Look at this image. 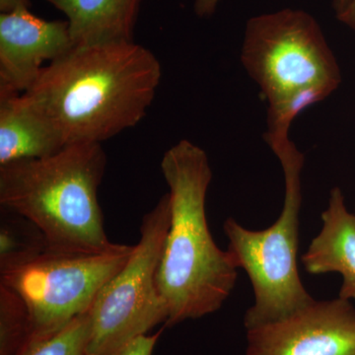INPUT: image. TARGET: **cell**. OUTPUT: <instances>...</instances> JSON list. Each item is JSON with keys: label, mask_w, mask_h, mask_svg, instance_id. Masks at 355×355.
<instances>
[{"label": "cell", "mask_w": 355, "mask_h": 355, "mask_svg": "<svg viewBox=\"0 0 355 355\" xmlns=\"http://www.w3.org/2000/svg\"><path fill=\"white\" fill-rule=\"evenodd\" d=\"M161 78L158 58L135 41L86 44L46 64L23 94L65 146L102 144L139 125Z\"/></svg>", "instance_id": "1"}, {"label": "cell", "mask_w": 355, "mask_h": 355, "mask_svg": "<svg viewBox=\"0 0 355 355\" xmlns=\"http://www.w3.org/2000/svg\"><path fill=\"white\" fill-rule=\"evenodd\" d=\"M161 171L169 188L170 224L157 286L168 310L164 326L170 328L220 309L234 289L238 268L207 225L212 171L205 151L181 140L163 155Z\"/></svg>", "instance_id": "2"}, {"label": "cell", "mask_w": 355, "mask_h": 355, "mask_svg": "<svg viewBox=\"0 0 355 355\" xmlns=\"http://www.w3.org/2000/svg\"><path fill=\"white\" fill-rule=\"evenodd\" d=\"M107 156L101 144H76L48 157L0 166V205L32 221L48 251L101 254L119 244L103 225L98 189Z\"/></svg>", "instance_id": "3"}, {"label": "cell", "mask_w": 355, "mask_h": 355, "mask_svg": "<svg viewBox=\"0 0 355 355\" xmlns=\"http://www.w3.org/2000/svg\"><path fill=\"white\" fill-rule=\"evenodd\" d=\"M241 62L268 100V132H289L301 112L324 101L342 83L321 27L297 9L248 21Z\"/></svg>", "instance_id": "4"}, {"label": "cell", "mask_w": 355, "mask_h": 355, "mask_svg": "<svg viewBox=\"0 0 355 355\" xmlns=\"http://www.w3.org/2000/svg\"><path fill=\"white\" fill-rule=\"evenodd\" d=\"M263 137L284 170L286 193L279 218L263 230H250L232 217L223 224L231 260L253 286L254 302L244 316L246 330L284 319L315 300L303 286L297 263L305 156L288 133L266 132Z\"/></svg>", "instance_id": "5"}, {"label": "cell", "mask_w": 355, "mask_h": 355, "mask_svg": "<svg viewBox=\"0 0 355 355\" xmlns=\"http://www.w3.org/2000/svg\"><path fill=\"white\" fill-rule=\"evenodd\" d=\"M170 224L166 193L144 216L127 263L102 287L89 310L88 355H105L147 335L168 319L157 272Z\"/></svg>", "instance_id": "6"}, {"label": "cell", "mask_w": 355, "mask_h": 355, "mask_svg": "<svg viewBox=\"0 0 355 355\" xmlns=\"http://www.w3.org/2000/svg\"><path fill=\"white\" fill-rule=\"evenodd\" d=\"M132 250L133 246L119 244L101 254L46 251L24 266L0 272V284L24 300L31 338L46 335L89 312L102 287L127 263Z\"/></svg>", "instance_id": "7"}, {"label": "cell", "mask_w": 355, "mask_h": 355, "mask_svg": "<svg viewBox=\"0 0 355 355\" xmlns=\"http://www.w3.org/2000/svg\"><path fill=\"white\" fill-rule=\"evenodd\" d=\"M246 331L245 355H355V307L347 299L314 300Z\"/></svg>", "instance_id": "8"}, {"label": "cell", "mask_w": 355, "mask_h": 355, "mask_svg": "<svg viewBox=\"0 0 355 355\" xmlns=\"http://www.w3.org/2000/svg\"><path fill=\"white\" fill-rule=\"evenodd\" d=\"M74 46L67 20L41 19L30 9L0 13V91L25 93L44 62L62 58Z\"/></svg>", "instance_id": "9"}, {"label": "cell", "mask_w": 355, "mask_h": 355, "mask_svg": "<svg viewBox=\"0 0 355 355\" xmlns=\"http://www.w3.org/2000/svg\"><path fill=\"white\" fill-rule=\"evenodd\" d=\"M321 217V231L301 257V263L310 275L340 273L343 284L338 297L355 300V214L347 209L338 187L331 189Z\"/></svg>", "instance_id": "10"}, {"label": "cell", "mask_w": 355, "mask_h": 355, "mask_svg": "<svg viewBox=\"0 0 355 355\" xmlns=\"http://www.w3.org/2000/svg\"><path fill=\"white\" fill-rule=\"evenodd\" d=\"M65 146L23 93L0 91V166L48 157Z\"/></svg>", "instance_id": "11"}, {"label": "cell", "mask_w": 355, "mask_h": 355, "mask_svg": "<svg viewBox=\"0 0 355 355\" xmlns=\"http://www.w3.org/2000/svg\"><path fill=\"white\" fill-rule=\"evenodd\" d=\"M64 14L76 46L132 42L144 0H46Z\"/></svg>", "instance_id": "12"}, {"label": "cell", "mask_w": 355, "mask_h": 355, "mask_svg": "<svg viewBox=\"0 0 355 355\" xmlns=\"http://www.w3.org/2000/svg\"><path fill=\"white\" fill-rule=\"evenodd\" d=\"M46 251V238L32 221L1 207L0 272L24 266Z\"/></svg>", "instance_id": "13"}, {"label": "cell", "mask_w": 355, "mask_h": 355, "mask_svg": "<svg viewBox=\"0 0 355 355\" xmlns=\"http://www.w3.org/2000/svg\"><path fill=\"white\" fill-rule=\"evenodd\" d=\"M89 331L87 312L53 333L30 338L15 355H88Z\"/></svg>", "instance_id": "14"}, {"label": "cell", "mask_w": 355, "mask_h": 355, "mask_svg": "<svg viewBox=\"0 0 355 355\" xmlns=\"http://www.w3.org/2000/svg\"><path fill=\"white\" fill-rule=\"evenodd\" d=\"M31 338V321L24 300L0 284V355H15Z\"/></svg>", "instance_id": "15"}, {"label": "cell", "mask_w": 355, "mask_h": 355, "mask_svg": "<svg viewBox=\"0 0 355 355\" xmlns=\"http://www.w3.org/2000/svg\"><path fill=\"white\" fill-rule=\"evenodd\" d=\"M162 331L153 335H144L125 343L123 347L105 355H153L154 347L160 338Z\"/></svg>", "instance_id": "16"}, {"label": "cell", "mask_w": 355, "mask_h": 355, "mask_svg": "<svg viewBox=\"0 0 355 355\" xmlns=\"http://www.w3.org/2000/svg\"><path fill=\"white\" fill-rule=\"evenodd\" d=\"M220 1L221 0H196L193 9L200 17H209L216 12Z\"/></svg>", "instance_id": "17"}, {"label": "cell", "mask_w": 355, "mask_h": 355, "mask_svg": "<svg viewBox=\"0 0 355 355\" xmlns=\"http://www.w3.org/2000/svg\"><path fill=\"white\" fill-rule=\"evenodd\" d=\"M30 7L31 0H0V13H11Z\"/></svg>", "instance_id": "18"}, {"label": "cell", "mask_w": 355, "mask_h": 355, "mask_svg": "<svg viewBox=\"0 0 355 355\" xmlns=\"http://www.w3.org/2000/svg\"><path fill=\"white\" fill-rule=\"evenodd\" d=\"M338 19L355 31V0L350 2L349 7L342 14L336 16Z\"/></svg>", "instance_id": "19"}, {"label": "cell", "mask_w": 355, "mask_h": 355, "mask_svg": "<svg viewBox=\"0 0 355 355\" xmlns=\"http://www.w3.org/2000/svg\"><path fill=\"white\" fill-rule=\"evenodd\" d=\"M352 1V0H334L333 6L334 9H335L336 16L340 15L343 11H345V9L349 7Z\"/></svg>", "instance_id": "20"}]
</instances>
